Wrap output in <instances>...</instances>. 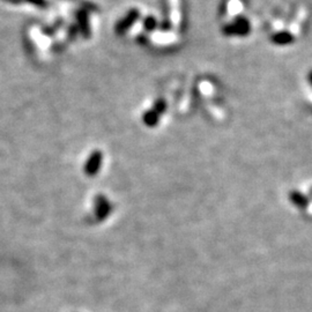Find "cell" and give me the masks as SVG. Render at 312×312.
<instances>
[{"label":"cell","instance_id":"1","mask_svg":"<svg viewBox=\"0 0 312 312\" xmlns=\"http://www.w3.org/2000/svg\"><path fill=\"white\" fill-rule=\"evenodd\" d=\"M112 212V205L105 196L98 195L94 199V216L97 222H103Z\"/></svg>","mask_w":312,"mask_h":312},{"label":"cell","instance_id":"2","mask_svg":"<svg viewBox=\"0 0 312 312\" xmlns=\"http://www.w3.org/2000/svg\"><path fill=\"white\" fill-rule=\"evenodd\" d=\"M101 162H102V155L98 153V151L91 155L88 162H87V165L85 166L86 175H88L90 177L95 176V175L98 173V170H100Z\"/></svg>","mask_w":312,"mask_h":312},{"label":"cell","instance_id":"3","mask_svg":"<svg viewBox=\"0 0 312 312\" xmlns=\"http://www.w3.org/2000/svg\"><path fill=\"white\" fill-rule=\"evenodd\" d=\"M289 199L298 208H306L307 205H309V199L298 191H291L290 195H289Z\"/></svg>","mask_w":312,"mask_h":312},{"label":"cell","instance_id":"4","mask_svg":"<svg viewBox=\"0 0 312 312\" xmlns=\"http://www.w3.org/2000/svg\"><path fill=\"white\" fill-rule=\"evenodd\" d=\"M294 36L288 32H280L272 37V42L276 45H288L294 42Z\"/></svg>","mask_w":312,"mask_h":312},{"label":"cell","instance_id":"5","mask_svg":"<svg viewBox=\"0 0 312 312\" xmlns=\"http://www.w3.org/2000/svg\"><path fill=\"white\" fill-rule=\"evenodd\" d=\"M307 79H309V81H310L311 86H312V71H310V73L307 74Z\"/></svg>","mask_w":312,"mask_h":312}]
</instances>
